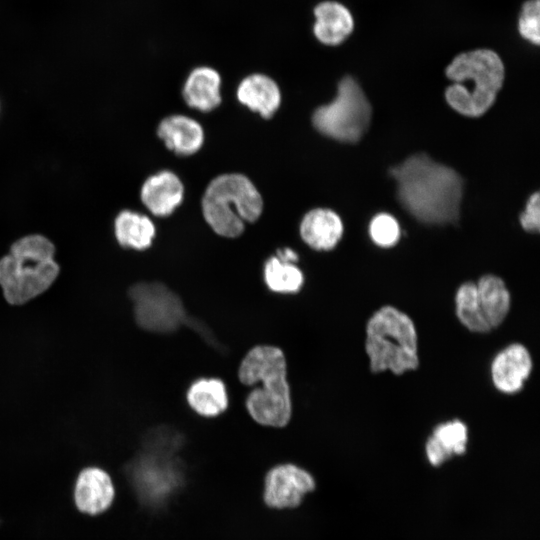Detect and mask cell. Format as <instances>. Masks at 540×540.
I'll return each instance as SVG.
<instances>
[{"mask_svg": "<svg viewBox=\"0 0 540 540\" xmlns=\"http://www.w3.org/2000/svg\"><path fill=\"white\" fill-rule=\"evenodd\" d=\"M540 196L538 192L532 194L526 204L524 212L520 215L522 228L529 233H537L540 229Z\"/></svg>", "mask_w": 540, "mask_h": 540, "instance_id": "cell-27", "label": "cell"}, {"mask_svg": "<svg viewBox=\"0 0 540 540\" xmlns=\"http://www.w3.org/2000/svg\"><path fill=\"white\" fill-rule=\"evenodd\" d=\"M445 73L453 82L445 90L449 106L464 116L479 117L495 102L505 69L496 52L476 49L457 55Z\"/></svg>", "mask_w": 540, "mask_h": 540, "instance_id": "cell-4", "label": "cell"}, {"mask_svg": "<svg viewBox=\"0 0 540 540\" xmlns=\"http://www.w3.org/2000/svg\"><path fill=\"white\" fill-rule=\"evenodd\" d=\"M55 246L44 235L30 234L12 243L0 258V287L11 305H22L44 293L60 271Z\"/></svg>", "mask_w": 540, "mask_h": 540, "instance_id": "cell-3", "label": "cell"}, {"mask_svg": "<svg viewBox=\"0 0 540 540\" xmlns=\"http://www.w3.org/2000/svg\"><path fill=\"white\" fill-rule=\"evenodd\" d=\"M189 406L203 417H215L228 407V393L224 382L218 378H201L194 381L186 394Z\"/></svg>", "mask_w": 540, "mask_h": 540, "instance_id": "cell-21", "label": "cell"}, {"mask_svg": "<svg viewBox=\"0 0 540 540\" xmlns=\"http://www.w3.org/2000/svg\"><path fill=\"white\" fill-rule=\"evenodd\" d=\"M140 198L153 215L166 217L182 203L184 186L175 173L163 170L145 180L141 187Z\"/></svg>", "mask_w": 540, "mask_h": 540, "instance_id": "cell-13", "label": "cell"}, {"mask_svg": "<svg viewBox=\"0 0 540 540\" xmlns=\"http://www.w3.org/2000/svg\"><path fill=\"white\" fill-rule=\"evenodd\" d=\"M114 497V485L105 470L87 467L79 473L74 486V501L81 512L98 515L111 506Z\"/></svg>", "mask_w": 540, "mask_h": 540, "instance_id": "cell-12", "label": "cell"}, {"mask_svg": "<svg viewBox=\"0 0 540 540\" xmlns=\"http://www.w3.org/2000/svg\"><path fill=\"white\" fill-rule=\"evenodd\" d=\"M240 382L255 386L247 395L249 415L264 426L284 427L291 418L292 399L283 351L271 345L251 348L238 368Z\"/></svg>", "mask_w": 540, "mask_h": 540, "instance_id": "cell-2", "label": "cell"}, {"mask_svg": "<svg viewBox=\"0 0 540 540\" xmlns=\"http://www.w3.org/2000/svg\"><path fill=\"white\" fill-rule=\"evenodd\" d=\"M476 284L480 309L490 328L498 327L508 315L510 292L505 282L496 275H484Z\"/></svg>", "mask_w": 540, "mask_h": 540, "instance_id": "cell-20", "label": "cell"}, {"mask_svg": "<svg viewBox=\"0 0 540 540\" xmlns=\"http://www.w3.org/2000/svg\"><path fill=\"white\" fill-rule=\"evenodd\" d=\"M540 2L527 0L522 5L518 18L519 34L528 42L538 45L540 42Z\"/></svg>", "mask_w": 540, "mask_h": 540, "instance_id": "cell-26", "label": "cell"}, {"mask_svg": "<svg viewBox=\"0 0 540 540\" xmlns=\"http://www.w3.org/2000/svg\"><path fill=\"white\" fill-rule=\"evenodd\" d=\"M468 430L460 420L437 425L426 442V455L433 466H438L453 455L466 451Z\"/></svg>", "mask_w": 540, "mask_h": 540, "instance_id": "cell-19", "label": "cell"}, {"mask_svg": "<svg viewBox=\"0 0 540 540\" xmlns=\"http://www.w3.org/2000/svg\"><path fill=\"white\" fill-rule=\"evenodd\" d=\"M201 206L205 221L216 234L235 238L244 231L245 222L260 217L263 199L247 176L226 173L208 184Z\"/></svg>", "mask_w": 540, "mask_h": 540, "instance_id": "cell-6", "label": "cell"}, {"mask_svg": "<svg viewBox=\"0 0 540 540\" xmlns=\"http://www.w3.org/2000/svg\"><path fill=\"white\" fill-rule=\"evenodd\" d=\"M532 367L528 349L520 343H512L497 353L491 363L493 385L502 393H517L530 376Z\"/></svg>", "mask_w": 540, "mask_h": 540, "instance_id": "cell-11", "label": "cell"}, {"mask_svg": "<svg viewBox=\"0 0 540 540\" xmlns=\"http://www.w3.org/2000/svg\"><path fill=\"white\" fill-rule=\"evenodd\" d=\"M238 101L263 118H271L281 104L277 83L267 75L255 73L245 77L237 88Z\"/></svg>", "mask_w": 540, "mask_h": 540, "instance_id": "cell-17", "label": "cell"}, {"mask_svg": "<svg viewBox=\"0 0 540 540\" xmlns=\"http://www.w3.org/2000/svg\"><path fill=\"white\" fill-rule=\"evenodd\" d=\"M314 488L315 481L306 470L293 464H281L265 477L264 500L273 508H293Z\"/></svg>", "mask_w": 540, "mask_h": 540, "instance_id": "cell-10", "label": "cell"}, {"mask_svg": "<svg viewBox=\"0 0 540 540\" xmlns=\"http://www.w3.org/2000/svg\"><path fill=\"white\" fill-rule=\"evenodd\" d=\"M369 234L376 245L388 248L398 242L400 238V227L393 216L387 213H381L371 220Z\"/></svg>", "mask_w": 540, "mask_h": 540, "instance_id": "cell-25", "label": "cell"}, {"mask_svg": "<svg viewBox=\"0 0 540 540\" xmlns=\"http://www.w3.org/2000/svg\"><path fill=\"white\" fill-rule=\"evenodd\" d=\"M136 323L144 330L171 333L187 321L180 297L158 282H140L129 290Z\"/></svg>", "mask_w": 540, "mask_h": 540, "instance_id": "cell-9", "label": "cell"}, {"mask_svg": "<svg viewBox=\"0 0 540 540\" xmlns=\"http://www.w3.org/2000/svg\"><path fill=\"white\" fill-rule=\"evenodd\" d=\"M371 114V105L359 83L345 76L338 84L336 97L314 111L312 122L327 137L355 143L369 127Z\"/></svg>", "mask_w": 540, "mask_h": 540, "instance_id": "cell-7", "label": "cell"}, {"mask_svg": "<svg viewBox=\"0 0 540 540\" xmlns=\"http://www.w3.org/2000/svg\"><path fill=\"white\" fill-rule=\"evenodd\" d=\"M300 236L312 249L332 250L343 234V223L337 213L326 208L308 211L300 223Z\"/></svg>", "mask_w": 540, "mask_h": 540, "instance_id": "cell-15", "label": "cell"}, {"mask_svg": "<svg viewBox=\"0 0 540 540\" xmlns=\"http://www.w3.org/2000/svg\"><path fill=\"white\" fill-rule=\"evenodd\" d=\"M168 444L163 433L156 431L147 439L145 450L126 468L130 483L147 505L162 502L179 484V469L164 453L172 447Z\"/></svg>", "mask_w": 540, "mask_h": 540, "instance_id": "cell-8", "label": "cell"}, {"mask_svg": "<svg viewBox=\"0 0 540 540\" xmlns=\"http://www.w3.org/2000/svg\"><path fill=\"white\" fill-rule=\"evenodd\" d=\"M186 104L201 112H210L221 103V76L213 68L201 66L193 69L183 86Z\"/></svg>", "mask_w": 540, "mask_h": 540, "instance_id": "cell-18", "label": "cell"}, {"mask_svg": "<svg viewBox=\"0 0 540 540\" xmlns=\"http://www.w3.org/2000/svg\"><path fill=\"white\" fill-rule=\"evenodd\" d=\"M263 275L267 287L276 293H297L304 283V275L296 263L282 261L275 255L266 260Z\"/></svg>", "mask_w": 540, "mask_h": 540, "instance_id": "cell-23", "label": "cell"}, {"mask_svg": "<svg viewBox=\"0 0 540 540\" xmlns=\"http://www.w3.org/2000/svg\"><path fill=\"white\" fill-rule=\"evenodd\" d=\"M275 256L282 261L292 263H296L299 259L298 254L293 249L288 247L278 249Z\"/></svg>", "mask_w": 540, "mask_h": 540, "instance_id": "cell-28", "label": "cell"}, {"mask_svg": "<svg viewBox=\"0 0 540 540\" xmlns=\"http://www.w3.org/2000/svg\"><path fill=\"white\" fill-rule=\"evenodd\" d=\"M114 232L117 242L122 247L145 250L151 246L156 228L148 216L123 210L115 218Z\"/></svg>", "mask_w": 540, "mask_h": 540, "instance_id": "cell-22", "label": "cell"}, {"mask_svg": "<svg viewBox=\"0 0 540 540\" xmlns=\"http://www.w3.org/2000/svg\"><path fill=\"white\" fill-rule=\"evenodd\" d=\"M403 208L426 224L455 223L459 219L463 180L451 167L417 153L390 169Z\"/></svg>", "mask_w": 540, "mask_h": 540, "instance_id": "cell-1", "label": "cell"}, {"mask_svg": "<svg viewBox=\"0 0 540 540\" xmlns=\"http://www.w3.org/2000/svg\"><path fill=\"white\" fill-rule=\"evenodd\" d=\"M313 33L316 39L328 46L343 43L354 29V19L349 9L337 1H323L313 11Z\"/></svg>", "mask_w": 540, "mask_h": 540, "instance_id": "cell-14", "label": "cell"}, {"mask_svg": "<svg viewBox=\"0 0 540 540\" xmlns=\"http://www.w3.org/2000/svg\"><path fill=\"white\" fill-rule=\"evenodd\" d=\"M158 137L177 155L195 154L204 143V130L199 122L185 115H170L157 128Z\"/></svg>", "mask_w": 540, "mask_h": 540, "instance_id": "cell-16", "label": "cell"}, {"mask_svg": "<svg viewBox=\"0 0 540 540\" xmlns=\"http://www.w3.org/2000/svg\"><path fill=\"white\" fill-rule=\"evenodd\" d=\"M455 312L460 323L471 332L486 333L492 330L480 309L474 282H465L457 289Z\"/></svg>", "mask_w": 540, "mask_h": 540, "instance_id": "cell-24", "label": "cell"}, {"mask_svg": "<svg viewBox=\"0 0 540 540\" xmlns=\"http://www.w3.org/2000/svg\"><path fill=\"white\" fill-rule=\"evenodd\" d=\"M365 351L370 370L395 375L419 365L418 336L412 319L398 308L385 305L366 324Z\"/></svg>", "mask_w": 540, "mask_h": 540, "instance_id": "cell-5", "label": "cell"}]
</instances>
